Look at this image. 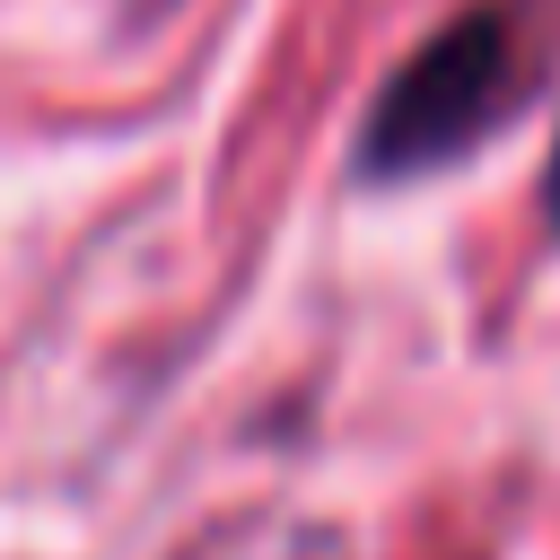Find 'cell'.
I'll list each match as a JSON object with an SVG mask.
<instances>
[{"label": "cell", "mask_w": 560, "mask_h": 560, "mask_svg": "<svg viewBox=\"0 0 560 560\" xmlns=\"http://www.w3.org/2000/svg\"><path fill=\"white\" fill-rule=\"evenodd\" d=\"M542 88V18L525 0H472L438 35H420L368 96L350 131L359 192H411L481 158Z\"/></svg>", "instance_id": "1"}, {"label": "cell", "mask_w": 560, "mask_h": 560, "mask_svg": "<svg viewBox=\"0 0 560 560\" xmlns=\"http://www.w3.org/2000/svg\"><path fill=\"white\" fill-rule=\"evenodd\" d=\"M542 228L560 236V140H551V158H542Z\"/></svg>", "instance_id": "2"}, {"label": "cell", "mask_w": 560, "mask_h": 560, "mask_svg": "<svg viewBox=\"0 0 560 560\" xmlns=\"http://www.w3.org/2000/svg\"><path fill=\"white\" fill-rule=\"evenodd\" d=\"M158 9H175V0H131V18H158Z\"/></svg>", "instance_id": "3"}]
</instances>
